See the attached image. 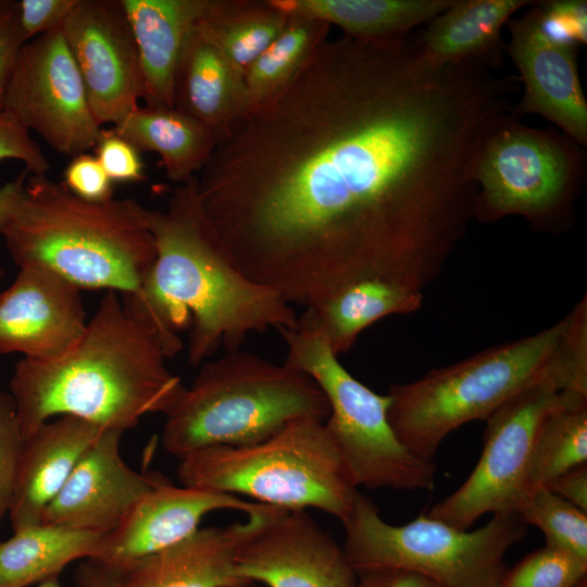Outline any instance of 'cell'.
<instances>
[{
  "label": "cell",
  "mask_w": 587,
  "mask_h": 587,
  "mask_svg": "<svg viewBox=\"0 0 587 587\" xmlns=\"http://www.w3.org/2000/svg\"><path fill=\"white\" fill-rule=\"evenodd\" d=\"M28 174L29 173L24 170L18 176L0 186V234L15 210Z\"/></svg>",
  "instance_id": "7bdbcfd3"
},
{
  "label": "cell",
  "mask_w": 587,
  "mask_h": 587,
  "mask_svg": "<svg viewBox=\"0 0 587 587\" xmlns=\"http://www.w3.org/2000/svg\"><path fill=\"white\" fill-rule=\"evenodd\" d=\"M342 549L355 573L396 569L428 577L441 587H500L508 550L526 535L515 512L497 513L470 532L421 514L396 526L358 492L341 521Z\"/></svg>",
  "instance_id": "9c48e42d"
},
{
  "label": "cell",
  "mask_w": 587,
  "mask_h": 587,
  "mask_svg": "<svg viewBox=\"0 0 587 587\" xmlns=\"http://www.w3.org/2000/svg\"><path fill=\"white\" fill-rule=\"evenodd\" d=\"M285 364L310 376L329 405L324 425L355 486L369 489L428 490L436 465L411 453L388 421L390 397L354 378L338 361L313 309L294 328L279 330Z\"/></svg>",
  "instance_id": "ba28073f"
},
{
  "label": "cell",
  "mask_w": 587,
  "mask_h": 587,
  "mask_svg": "<svg viewBox=\"0 0 587 587\" xmlns=\"http://www.w3.org/2000/svg\"><path fill=\"white\" fill-rule=\"evenodd\" d=\"M587 463V395L561 391L544 417L532 455L529 491L546 487L565 471Z\"/></svg>",
  "instance_id": "f546056e"
},
{
  "label": "cell",
  "mask_w": 587,
  "mask_h": 587,
  "mask_svg": "<svg viewBox=\"0 0 587 587\" xmlns=\"http://www.w3.org/2000/svg\"><path fill=\"white\" fill-rule=\"evenodd\" d=\"M577 587H587V580H584L582 584H579Z\"/></svg>",
  "instance_id": "7dc6e473"
},
{
  "label": "cell",
  "mask_w": 587,
  "mask_h": 587,
  "mask_svg": "<svg viewBox=\"0 0 587 587\" xmlns=\"http://www.w3.org/2000/svg\"><path fill=\"white\" fill-rule=\"evenodd\" d=\"M23 445L14 401L0 390V526L9 513Z\"/></svg>",
  "instance_id": "d6a6232c"
},
{
  "label": "cell",
  "mask_w": 587,
  "mask_h": 587,
  "mask_svg": "<svg viewBox=\"0 0 587 587\" xmlns=\"http://www.w3.org/2000/svg\"><path fill=\"white\" fill-rule=\"evenodd\" d=\"M330 28L319 20L288 17L282 33L245 74L249 111L275 98L294 82L328 39Z\"/></svg>",
  "instance_id": "f1b7e54d"
},
{
  "label": "cell",
  "mask_w": 587,
  "mask_h": 587,
  "mask_svg": "<svg viewBox=\"0 0 587 587\" xmlns=\"http://www.w3.org/2000/svg\"><path fill=\"white\" fill-rule=\"evenodd\" d=\"M173 93L174 109L208 127L217 142L249 111L245 77L197 26L183 49Z\"/></svg>",
  "instance_id": "603a6c76"
},
{
  "label": "cell",
  "mask_w": 587,
  "mask_h": 587,
  "mask_svg": "<svg viewBox=\"0 0 587 587\" xmlns=\"http://www.w3.org/2000/svg\"><path fill=\"white\" fill-rule=\"evenodd\" d=\"M103 430L85 420L62 415L43 423L24 440L8 513L13 530L40 523L45 509Z\"/></svg>",
  "instance_id": "ffe728a7"
},
{
  "label": "cell",
  "mask_w": 587,
  "mask_h": 587,
  "mask_svg": "<svg viewBox=\"0 0 587 587\" xmlns=\"http://www.w3.org/2000/svg\"><path fill=\"white\" fill-rule=\"evenodd\" d=\"M17 160L33 175H47L50 164L26 126L10 111L0 112V161Z\"/></svg>",
  "instance_id": "d590c367"
},
{
  "label": "cell",
  "mask_w": 587,
  "mask_h": 587,
  "mask_svg": "<svg viewBox=\"0 0 587 587\" xmlns=\"http://www.w3.org/2000/svg\"><path fill=\"white\" fill-rule=\"evenodd\" d=\"M178 460L182 485L286 511L314 508L340 522L359 492L324 422L313 417L296 419L254 445L207 447Z\"/></svg>",
  "instance_id": "52a82bcc"
},
{
  "label": "cell",
  "mask_w": 587,
  "mask_h": 587,
  "mask_svg": "<svg viewBox=\"0 0 587 587\" xmlns=\"http://www.w3.org/2000/svg\"><path fill=\"white\" fill-rule=\"evenodd\" d=\"M177 352L138 304L107 291L66 354L15 364L10 395L24 440L62 415L123 433L148 414L165 415L186 389L165 363Z\"/></svg>",
  "instance_id": "7a4b0ae2"
},
{
  "label": "cell",
  "mask_w": 587,
  "mask_h": 587,
  "mask_svg": "<svg viewBox=\"0 0 587 587\" xmlns=\"http://www.w3.org/2000/svg\"><path fill=\"white\" fill-rule=\"evenodd\" d=\"M2 277H3V270L0 267V285H1Z\"/></svg>",
  "instance_id": "c3c4849f"
},
{
  "label": "cell",
  "mask_w": 587,
  "mask_h": 587,
  "mask_svg": "<svg viewBox=\"0 0 587 587\" xmlns=\"http://www.w3.org/2000/svg\"><path fill=\"white\" fill-rule=\"evenodd\" d=\"M93 150L113 183H139L146 179L140 151L112 127L101 129Z\"/></svg>",
  "instance_id": "e575fe53"
},
{
  "label": "cell",
  "mask_w": 587,
  "mask_h": 587,
  "mask_svg": "<svg viewBox=\"0 0 587 587\" xmlns=\"http://www.w3.org/2000/svg\"><path fill=\"white\" fill-rule=\"evenodd\" d=\"M25 43L18 24L16 1H9L0 10V112L4 110L8 87Z\"/></svg>",
  "instance_id": "f35d334b"
},
{
  "label": "cell",
  "mask_w": 587,
  "mask_h": 587,
  "mask_svg": "<svg viewBox=\"0 0 587 587\" xmlns=\"http://www.w3.org/2000/svg\"><path fill=\"white\" fill-rule=\"evenodd\" d=\"M353 587H441L421 574L396 569L357 573Z\"/></svg>",
  "instance_id": "ab89813d"
},
{
  "label": "cell",
  "mask_w": 587,
  "mask_h": 587,
  "mask_svg": "<svg viewBox=\"0 0 587 587\" xmlns=\"http://www.w3.org/2000/svg\"><path fill=\"white\" fill-rule=\"evenodd\" d=\"M328 415L326 397L310 376L238 350L202 364L165 414L161 442L179 459L207 447L254 445L296 419L325 422Z\"/></svg>",
  "instance_id": "8992f818"
},
{
  "label": "cell",
  "mask_w": 587,
  "mask_h": 587,
  "mask_svg": "<svg viewBox=\"0 0 587 587\" xmlns=\"http://www.w3.org/2000/svg\"><path fill=\"white\" fill-rule=\"evenodd\" d=\"M61 30L96 121L117 126L141 99L137 46L121 0H78Z\"/></svg>",
  "instance_id": "4fadbf2b"
},
{
  "label": "cell",
  "mask_w": 587,
  "mask_h": 587,
  "mask_svg": "<svg viewBox=\"0 0 587 587\" xmlns=\"http://www.w3.org/2000/svg\"><path fill=\"white\" fill-rule=\"evenodd\" d=\"M546 487L557 496L587 512V463L565 471Z\"/></svg>",
  "instance_id": "60d3db41"
},
{
  "label": "cell",
  "mask_w": 587,
  "mask_h": 587,
  "mask_svg": "<svg viewBox=\"0 0 587 587\" xmlns=\"http://www.w3.org/2000/svg\"><path fill=\"white\" fill-rule=\"evenodd\" d=\"M511 89L480 65H426L411 34L328 38L217 142L201 208L242 273L291 305L364 280L423 294L473 217Z\"/></svg>",
  "instance_id": "6da1fadb"
},
{
  "label": "cell",
  "mask_w": 587,
  "mask_h": 587,
  "mask_svg": "<svg viewBox=\"0 0 587 587\" xmlns=\"http://www.w3.org/2000/svg\"><path fill=\"white\" fill-rule=\"evenodd\" d=\"M454 0H271L287 17L314 18L365 41L403 38Z\"/></svg>",
  "instance_id": "cb8c5ba5"
},
{
  "label": "cell",
  "mask_w": 587,
  "mask_h": 587,
  "mask_svg": "<svg viewBox=\"0 0 587 587\" xmlns=\"http://www.w3.org/2000/svg\"><path fill=\"white\" fill-rule=\"evenodd\" d=\"M34 587H61V584H60L59 577H52L42 583H39L38 585Z\"/></svg>",
  "instance_id": "ee69618b"
},
{
  "label": "cell",
  "mask_w": 587,
  "mask_h": 587,
  "mask_svg": "<svg viewBox=\"0 0 587 587\" xmlns=\"http://www.w3.org/2000/svg\"><path fill=\"white\" fill-rule=\"evenodd\" d=\"M532 0H454L417 36L419 57L428 66L470 63L501 65L505 43L501 30Z\"/></svg>",
  "instance_id": "7402d4cb"
},
{
  "label": "cell",
  "mask_w": 587,
  "mask_h": 587,
  "mask_svg": "<svg viewBox=\"0 0 587 587\" xmlns=\"http://www.w3.org/2000/svg\"><path fill=\"white\" fill-rule=\"evenodd\" d=\"M423 294L382 280L350 285L313 309L338 357L354 345L359 334L376 321L392 314L417 311Z\"/></svg>",
  "instance_id": "83f0119b"
},
{
  "label": "cell",
  "mask_w": 587,
  "mask_h": 587,
  "mask_svg": "<svg viewBox=\"0 0 587 587\" xmlns=\"http://www.w3.org/2000/svg\"><path fill=\"white\" fill-rule=\"evenodd\" d=\"M529 7L525 14L507 23L510 41L505 52L524 85V93L512 113L520 118L538 114L585 148L587 100L579 79L577 47L550 38L542 30L533 3Z\"/></svg>",
  "instance_id": "2e32d148"
},
{
  "label": "cell",
  "mask_w": 587,
  "mask_h": 587,
  "mask_svg": "<svg viewBox=\"0 0 587 587\" xmlns=\"http://www.w3.org/2000/svg\"><path fill=\"white\" fill-rule=\"evenodd\" d=\"M155 247L154 262L138 296L163 335L182 347L189 329L188 361L199 365L221 347L240 350L247 336L294 328L298 316L275 290L250 279L230 258L205 216L197 176L176 185L164 210L145 208Z\"/></svg>",
  "instance_id": "3957f363"
},
{
  "label": "cell",
  "mask_w": 587,
  "mask_h": 587,
  "mask_svg": "<svg viewBox=\"0 0 587 587\" xmlns=\"http://www.w3.org/2000/svg\"><path fill=\"white\" fill-rule=\"evenodd\" d=\"M287 22L271 0H207L197 27L245 77Z\"/></svg>",
  "instance_id": "4316f807"
},
{
  "label": "cell",
  "mask_w": 587,
  "mask_h": 587,
  "mask_svg": "<svg viewBox=\"0 0 587 587\" xmlns=\"http://www.w3.org/2000/svg\"><path fill=\"white\" fill-rule=\"evenodd\" d=\"M225 587H253V583H251V582H240V583L228 585V586H225Z\"/></svg>",
  "instance_id": "f6af8a7d"
},
{
  "label": "cell",
  "mask_w": 587,
  "mask_h": 587,
  "mask_svg": "<svg viewBox=\"0 0 587 587\" xmlns=\"http://www.w3.org/2000/svg\"><path fill=\"white\" fill-rule=\"evenodd\" d=\"M560 397L559 384L548 378L498 408L486 420L484 448L475 469L427 516L465 530L486 513H516L529 492L528 474L538 429Z\"/></svg>",
  "instance_id": "8fae6325"
},
{
  "label": "cell",
  "mask_w": 587,
  "mask_h": 587,
  "mask_svg": "<svg viewBox=\"0 0 587 587\" xmlns=\"http://www.w3.org/2000/svg\"><path fill=\"white\" fill-rule=\"evenodd\" d=\"M78 587H122L118 574L92 560H86L76 572Z\"/></svg>",
  "instance_id": "b9f144b4"
},
{
  "label": "cell",
  "mask_w": 587,
  "mask_h": 587,
  "mask_svg": "<svg viewBox=\"0 0 587 587\" xmlns=\"http://www.w3.org/2000/svg\"><path fill=\"white\" fill-rule=\"evenodd\" d=\"M78 0L16 1L18 24L25 42L62 27Z\"/></svg>",
  "instance_id": "74e56055"
},
{
  "label": "cell",
  "mask_w": 587,
  "mask_h": 587,
  "mask_svg": "<svg viewBox=\"0 0 587 587\" xmlns=\"http://www.w3.org/2000/svg\"><path fill=\"white\" fill-rule=\"evenodd\" d=\"M143 210L128 198L86 201L63 183L28 174L0 235L18 267L48 268L80 290L136 297L155 259Z\"/></svg>",
  "instance_id": "277c9868"
},
{
  "label": "cell",
  "mask_w": 587,
  "mask_h": 587,
  "mask_svg": "<svg viewBox=\"0 0 587 587\" xmlns=\"http://www.w3.org/2000/svg\"><path fill=\"white\" fill-rule=\"evenodd\" d=\"M112 128L140 152L157 153L177 185L196 177L217 145L208 127L174 108L138 105Z\"/></svg>",
  "instance_id": "d4e9b609"
},
{
  "label": "cell",
  "mask_w": 587,
  "mask_h": 587,
  "mask_svg": "<svg viewBox=\"0 0 587 587\" xmlns=\"http://www.w3.org/2000/svg\"><path fill=\"white\" fill-rule=\"evenodd\" d=\"M0 290V353L51 361L82 338L88 319L80 289L48 268L22 266Z\"/></svg>",
  "instance_id": "9a60e30c"
},
{
  "label": "cell",
  "mask_w": 587,
  "mask_h": 587,
  "mask_svg": "<svg viewBox=\"0 0 587 587\" xmlns=\"http://www.w3.org/2000/svg\"><path fill=\"white\" fill-rule=\"evenodd\" d=\"M62 183L74 196L86 201L102 202L113 198V182L96 155L88 152L72 158Z\"/></svg>",
  "instance_id": "8d00e7d4"
},
{
  "label": "cell",
  "mask_w": 587,
  "mask_h": 587,
  "mask_svg": "<svg viewBox=\"0 0 587 587\" xmlns=\"http://www.w3.org/2000/svg\"><path fill=\"white\" fill-rule=\"evenodd\" d=\"M587 580V560L546 545L507 570L500 587H577Z\"/></svg>",
  "instance_id": "1f68e13d"
},
{
  "label": "cell",
  "mask_w": 587,
  "mask_h": 587,
  "mask_svg": "<svg viewBox=\"0 0 587 587\" xmlns=\"http://www.w3.org/2000/svg\"><path fill=\"white\" fill-rule=\"evenodd\" d=\"M103 535L46 523L16 530L0 542V587H32L72 562L93 558Z\"/></svg>",
  "instance_id": "484cf974"
},
{
  "label": "cell",
  "mask_w": 587,
  "mask_h": 587,
  "mask_svg": "<svg viewBox=\"0 0 587 587\" xmlns=\"http://www.w3.org/2000/svg\"><path fill=\"white\" fill-rule=\"evenodd\" d=\"M4 110L55 151L75 157L93 149L101 129L61 27L27 41L20 52Z\"/></svg>",
  "instance_id": "7c38bea8"
},
{
  "label": "cell",
  "mask_w": 587,
  "mask_h": 587,
  "mask_svg": "<svg viewBox=\"0 0 587 587\" xmlns=\"http://www.w3.org/2000/svg\"><path fill=\"white\" fill-rule=\"evenodd\" d=\"M123 432L104 429L45 509L41 523L107 535L165 478L135 471L123 459Z\"/></svg>",
  "instance_id": "e0dca14e"
},
{
  "label": "cell",
  "mask_w": 587,
  "mask_h": 587,
  "mask_svg": "<svg viewBox=\"0 0 587 587\" xmlns=\"http://www.w3.org/2000/svg\"><path fill=\"white\" fill-rule=\"evenodd\" d=\"M10 0H0V10L4 8Z\"/></svg>",
  "instance_id": "bcb514c9"
},
{
  "label": "cell",
  "mask_w": 587,
  "mask_h": 587,
  "mask_svg": "<svg viewBox=\"0 0 587 587\" xmlns=\"http://www.w3.org/2000/svg\"><path fill=\"white\" fill-rule=\"evenodd\" d=\"M261 504L227 526L199 527L182 540L143 557L121 573L122 587H225L246 582L236 574V555L277 511Z\"/></svg>",
  "instance_id": "d6986e66"
},
{
  "label": "cell",
  "mask_w": 587,
  "mask_h": 587,
  "mask_svg": "<svg viewBox=\"0 0 587 587\" xmlns=\"http://www.w3.org/2000/svg\"><path fill=\"white\" fill-rule=\"evenodd\" d=\"M236 574L266 587H353L342 547L304 511H277L238 550Z\"/></svg>",
  "instance_id": "5bb4252c"
},
{
  "label": "cell",
  "mask_w": 587,
  "mask_h": 587,
  "mask_svg": "<svg viewBox=\"0 0 587 587\" xmlns=\"http://www.w3.org/2000/svg\"><path fill=\"white\" fill-rule=\"evenodd\" d=\"M137 46L141 99L147 107L174 108L173 90L183 49L207 0H121Z\"/></svg>",
  "instance_id": "44dd1931"
},
{
  "label": "cell",
  "mask_w": 587,
  "mask_h": 587,
  "mask_svg": "<svg viewBox=\"0 0 587 587\" xmlns=\"http://www.w3.org/2000/svg\"><path fill=\"white\" fill-rule=\"evenodd\" d=\"M585 172L580 146L562 132L525 125L511 111L477 155L473 217L491 223L520 215L535 230L563 232L572 223Z\"/></svg>",
  "instance_id": "30bf717a"
},
{
  "label": "cell",
  "mask_w": 587,
  "mask_h": 587,
  "mask_svg": "<svg viewBox=\"0 0 587 587\" xmlns=\"http://www.w3.org/2000/svg\"><path fill=\"white\" fill-rule=\"evenodd\" d=\"M542 30L552 39L573 46L587 42V2L585 0L534 1Z\"/></svg>",
  "instance_id": "836d02e7"
},
{
  "label": "cell",
  "mask_w": 587,
  "mask_h": 587,
  "mask_svg": "<svg viewBox=\"0 0 587 587\" xmlns=\"http://www.w3.org/2000/svg\"><path fill=\"white\" fill-rule=\"evenodd\" d=\"M262 503L213 490L174 486L167 479L143 495L122 523L103 535L92 560L117 573L187 537L217 510L248 514Z\"/></svg>",
  "instance_id": "ac0fdd59"
},
{
  "label": "cell",
  "mask_w": 587,
  "mask_h": 587,
  "mask_svg": "<svg viewBox=\"0 0 587 587\" xmlns=\"http://www.w3.org/2000/svg\"><path fill=\"white\" fill-rule=\"evenodd\" d=\"M569 322L566 315L535 335L391 386L388 421L398 439L415 457L434 462L451 432L474 420L486 421L525 388L552 378L563 391Z\"/></svg>",
  "instance_id": "5b68a950"
},
{
  "label": "cell",
  "mask_w": 587,
  "mask_h": 587,
  "mask_svg": "<svg viewBox=\"0 0 587 587\" xmlns=\"http://www.w3.org/2000/svg\"><path fill=\"white\" fill-rule=\"evenodd\" d=\"M516 514L544 533L546 545L587 560V512L539 487L528 492Z\"/></svg>",
  "instance_id": "4dcf8cb0"
}]
</instances>
